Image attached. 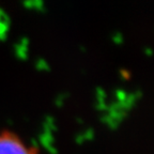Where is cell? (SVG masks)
I'll return each instance as SVG.
<instances>
[{
  "label": "cell",
  "mask_w": 154,
  "mask_h": 154,
  "mask_svg": "<svg viewBox=\"0 0 154 154\" xmlns=\"http://www.w3.org/2000/svg\"><path fill=\"white\" fill-rule=\"evenodd\" d=\"M0 154H36L18 136L5 132L0 134Z\"/></svg>",
  "instance_id": "obj_1"
}]
</instances>
